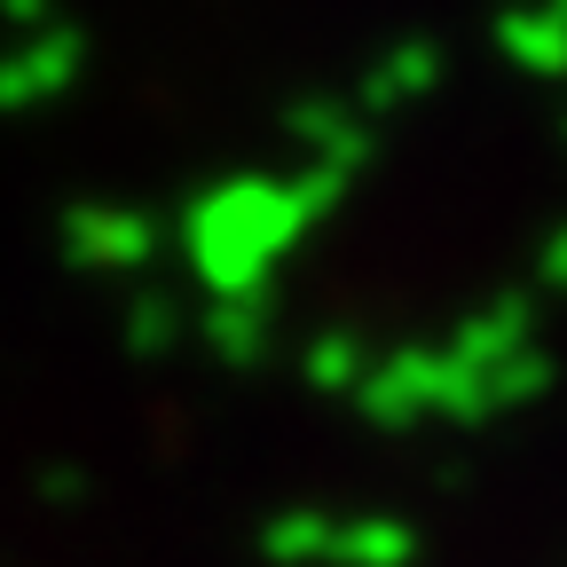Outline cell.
Returning <instances> with one entry per match:
<instances>
[{"mask_svg":"<svg viewBox=\"0 0 567 567\" xmlns=\"http://www.w3.org/2000/svg\"><path fill=\"white\" fill-rule=\"evenodd\" d=\"M347 197V182L323 174H237L221 189H205L189 213V260L205 276L213 300H252L276 284L284 252H300V237Z\"/></svg>","mask_w":567,"mask_h":567,"instance_id":"obj_1","label":"cell"},{"mask_svg":"<svg viewBox=\"0 0 567 567\" xmlns=\"http://www.w3.org/2000/svg\"><path fill=\"white\" fill-rule=\"evenodd\" d=\"M544 386H551V354L544 347L528 354V363H513V371L488 379V371L457 363L450 347L410 339L394 354H371L363 386H354V410H363L379 434H425V425H488V417L536 402Z\"/></svg>","mask_w":567,"mask_h":567,"instance_id":"obj_2","label":"cell"},{"mask_svg":"<svg viewBox=\"0 0 567 567\" xmlns=\"http://www.w3.org/2000/svg\"><path fill=\"white\" fill-rule=\"evenodd\" d=\"M284 134L300 151V174H323V182H354L371 158H379V126L354 111L347 95H308L284 111Z\"/></svg>","mask_w":567,"mask_h":567,"instance_id":"obj_3","label":"cell"},{"mask_svg":"<svg viewBox=\"0 0 567 567\" xmlns=\"http://www.w3.org/2000/svg\"><path fill=\"white\" fill-rule=\"evenodd\" d=\"M442 71H450V48L442 40H394L386 55H371L363 63V80H354V111H363L371 126H386V118H402L410 103H425L442 87Z\"/></svg>","mask_w":567,"mask_h":567,"instance_id":"obj_4","label":"cell"},{"mask_svg":"<svg viewBox=\"0 0 567 567\" xmlns=\"http://www.w3.org/2000/svg\"><path fill=\"white\" fill-rule=\"evenodd\" d=\"M457 363H473V371H513V363H528L536 354V300L528 292H505V300H481L450 339H442Z\"/></svg>","mask_w":567,"mask_h":567,"instance_id":"obj_5","label":"cell"},{"mask_svg":"<svg viewBox=\"0 0 567 567\" xmlns=\"http://www.w3.org/2000/svg\"><path fill=\"white\" fill-rule=\"evenodd\" d=\"M496 55L528 80H567V17L551 0H520V9L496 17Z\"/></svg>","mask_w":567,"mask_h":567,"instance_id":"obj_6","label":"cell"},{"mask_svg":"<svg viewBox=\"0 0 567 567\" xmlns=\"http://www.w3.org/2000/svg\"><path fill=\"white\" fill-rule=\"evenodd\" d=\"M323 567H417V528L402 513H347L331 520Z\"/></svg>","mask_w":567,"mask_h":567,"instance_id":"obj_7","label":"cell"},{"mask_svg":"<svg viewBox=\"0 0 567 567\" xmlns=\"http://www.w3.org/2000/svg\"><path fill=\"white\" fill-rule=\"evenodd\" d=\"M268 323H276V300H268V292H252V300H213L205 347L221 354L229 371H260V363H268Z\"/></svg>","mask_w":567,"mask_h":567,"instance_id":"obj_8","label":"cell"},{"mask_svg":"<svg viewBox=\"0 0 567 567\" xmlns=\"http://www.w3.org/2000/svg\"><path fill=\"white\" fill-rule=\"evenodd\" d=\"M363 371H371L363 331H316L308 354H300V379H308L316 394H354V386H363Z\"/></svg>","mask_w":567,"mask_h":567,"instance_id":"obj_9","label":"cell"},{"mask_svg":"<svg viewBox=\"0 0 567 567\" xmlns=\"http://www.w3.org/2000/svg\"><path fill=\"white\" fill-rule=\"evenodd\" d=\"M323 551H331V513H316V505H292L260 528L268 567H323Z\"/></svg>","mask_w":567,"mask_h":567,"instance_id":"obj_10","label":"cell"},{"mask_svg":"<svg viewBox=\"0 0 567 567\" xmlns=\"http://www.w3.org/2000/svg\"><path fill=\"white\" fill-rule=\"evenodd\" d=\"M536 276H544V292H559V300H567V221L544 237V252H536Z\"/></svg>","mask_w":567,"mask_h":567,"instance_id":"obj_11","label":"cell"},{"mask_svg":"<svg viewBox=\"0 0 567 567\" xmlns=\"http://www.w3.org/2000/svg\"><path fill=\"white\" fill-rule=\"evenodd\" d=\"M551 9H559V17H567V0H551Z\"/></svg>","mask_w":567,"mask_h":567,"instance_id":"obj_12","label":"cell"},{"mask_svg":"<svg viewBox=\"0 0 567 567\" xmlns=\"http://www.w3.org/2000/svg\"><path fill=\"white\" fill-rule=\"evenodd\" d=\"M559 134H567V118H559Z\"/></svg>","mask_w":567,"mask_h":567,"instance_id":"obj_13","label":"cell"}]
</instances>
